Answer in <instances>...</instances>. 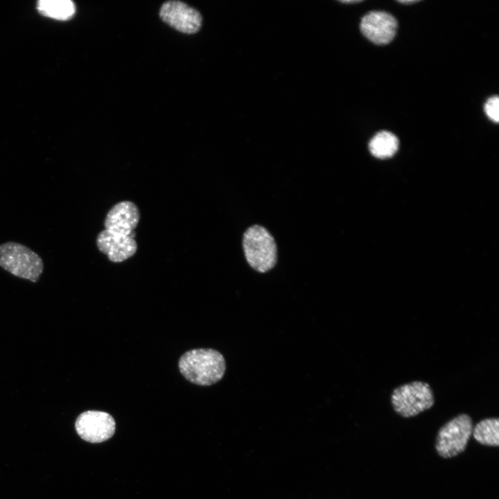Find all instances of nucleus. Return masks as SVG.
I'll list each match as a JSON object with an SVG mask.
<instances>
[{
    "mask_svg": "<svg viewBox=\"0 0 499 499\" xmlns=\"http://www.w3.org/2000/svg\"><path fill=\"white\" fill-rule=\"evenodd\" d=\"M178 365L186 380L202 386H209L220 380L226 369L223 356L213 349L188 351L180 357Z\"/></svg>",
    "mask_w": 499,
    "mask_h": 499,
    "instance_id": "obj_1",
    "label": "nucleus"
},
{
    "mask_svg": "<svg viewBox=\"0 0 499 499\" xmlns=\"http://www.w3.org/2000/svg\"><path fill=\"white\" fill-rule=\"evenodd\" d=\"M243 247L247 262L256 271L264 273L276 265V242L265 227L254 225L247 228L243 234Z\"/></svg>",
    "mask_w": 499,
    "mask_h": 499,
    "instance_id": "obj_2",
    "label": "nucleus"
},
{
    "mask_svg": "<svg viewBox=\"0 0 499 499\" xmlns=\"http://www.w3.org/2000/svg\"><path fill=\"white\" fill-rule=\"evenodd\" d=\"M0 267L10 274L36 282L43 272L42 258L33 250L16 242L0 245Z\"/></svg>",
    "mask_w": 499,
    "mask_h": 499,
    "instance_id": "obj_3",
    "label": "nucleus"
},
{
    "mask_svg": "<svg viewBox=\"0 0 499 499\" xmlns=\"http://www.w3.org/2000/svg\"><path fill=\"white\" fill-rule=\"evenodd\" d=\"M394 410L404 418H410L431 408L435 396L430 385L415 380L395 388L391 394Z\"/></svg>",
    "mask_w": 499,
    "mask_h": 499,
    "instance_id": "obj_4",
    "label": "nucleus"
},
{
    "mask_svg": "<svg viewBox=\"0 0 499 499\" xmlns=\"http://www.w3.org/2000/svg\"><path fill=\"white\" fill-rule=\"evenodd\" d=\"M473 428L471 417L459 414L447 421L437 432L435 448L442 458L449 459L463 453Z\"/></svg>",
    "mask_w": 499,
    "mask_h": 499,
    "instance_id": "obj_5",
    "label": "nucleus"
},
{
    "mask_svg": "<svg viewBox=\"0 0 499 499\" xmlns=\"http://www.w3.org/2000/svg\"><path fill=\"white\" fill-rule=\"evenodd\" d=\"M115 427V421L110 414L96 410L81 413L75 423L78 435L91 443L107 440L114 435Z\"/></svg>",
    "mask_w": 499,
    "mask_h": 499,
    "instance_id": "obj_6",
    "label": "nucleus"
},
{
    "mask_svg": "<svg viewBox=\"0 0 499 499\" xmlns=\"http://www.w3.org/2000/svg\"><path fill=\"white\" fill-rule=\"evenodd\" d=\"M159 16L172 28L187 34L196 33L202 24L200 12L179 1L165 2L161 7Z\"/></svg>",
    "mask_w": 499,
    "mask_h": 499,
    "instance_id": "obj_7",
    "label": "nucleus"
},
{
    "mask_svg": "<svg viewBox=\"0 0 499 499\" xmlns=\"http://www.w3.org/2000/svg\"><path fill=\"white\" fill-rule=\"evenodd\" d=\"M398 24L395 17L385 11L374 10L361 19L360 28L362 35L377 45L387 44L394 39Z\"/></svg>",
    "mask_w": 499,
    "mask_h": 499,
    "instance_id": "obj_8",
    "label": "nucleus"
},
{
    "mask_svg": "<svg viewBox=\"0 0 499 499\" xmlns=\"http://www.w3.org/2000/svg\"><path fill=\"white\" fill-rule=\"evenodd\" d=\"M96 245L98 250L114 263H120L130 258L137 250L134 238L107 229L98 234Z\"/></svg>",
    "mask_w": 499,
    "mask_h": 499,
    "instance_id": "obj_9",
    "label": "nucleus"
},
{
    "mask_svg": "<svg viewBox=\"0 0 499 499\" xmlns=\"http://www.w3.org/2000/svg\"><path fill=\"white\" fill-rule=\"evenodd\" d=\"M139 219L140 213L137 205L131 201H121L114 205L107 213L105 229L130 236Z\"/></svg>",
    "mask_w": 499,
    "mask_h": 499,
    "instance_id": "obj_10",
    "label": "nucleus"
},
{
    "mask_svg": "<svg viewBox=\"0 0 499 499\" xmlns=\"http://www.w3.org/2000/svg\"><path fill=\"white\" fill-rule=\"evenodd\" d=\"M399 139L393 133L382 130L377 132L369 143L370 152L378 159L392 157L398 150Z\"/></svg>",
    "mask_w": 499,
    "mask_h": 499,
    "instance_id": "obj_11",
    "label": "nucleus"
},
{
    "mask_svg": "<svg viewBox=\"0 0 499 499\" xmlns=\"http://www.w3.org/2000/svg\"><path fill=\"white\" fill-rule=\"evenodd\" d=\"M473 438L479 444L491 447L499 445V419L486 418L480 421L473 428Z\"/></svg>",
    "mask_w": 499,
    "mask_h": 499,
    "instance_id": "obj_12",
    "label": "nucleus"
},
{
    "mask_svg": "<svg viewBox=\"0 0 499 499\" xmlns=\"http://www.w3.org/2000/svg\"><path fill=\"white\" fill-rule=\"evenodd\" d=\"M37 8L42 15L59 20L71 18L76 11L74 3L69 0H41Z\"/></svg>",
    "mask_w": 499,
    "mask_h": 499,
    "instance_id": "obj_13",
    "label": "nucleus"
},
{
    "mask_svg": "<svg viewBox=\"0 0 499 499\" xmlns=\"http://www.w3.org/2000/svg\"><path fill=\"white\" fill-rule=\"evenodd\" d=\"M484 112L488 118L493 122L499 121V98L498 96H493L487 99L484 106Z\"/></svg>",
    "mask_w": 499,
    "mask_h": 499,
    "instance_id": "obj_14",
    "label": "nucleus"
},
{
    "mask_svg": "<svg viewBox=\"0 0 499 499\" xmlns=\"http://www.w3.org/2000/svg\"><path fill=\"white\" fill-rule=\"evenodd\" d=\"M419 1H414V0H410V1H398V2L404 3V4H412L418 2Z\"/></svg>",
    "mask_w": 499,
    "mask_h": 499,
    "instance_id": "obj_15",
    "label": "nucleus"
},
{
    "mask_svg": "<svg viewBox=\"0 0 499 499\" xmlns=\"http://www.w3.org/2000/svg\"><path fill=\"white\" fill-rule=\"evenodd\" d=\"M360 1H342V2H343V3H359V2H360Z\"/></svg>",
    "mask_w": 499,
    "mask_h": 499,
    "instance_id": "obj_16",
    "label": "nucleus"
}]
</instances>
